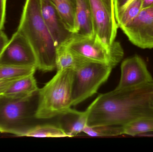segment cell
I'll return each mask as SVG.
<instances>
[{
  "instance_id": "cell-1",
  "label": "cell",
  "mask_w": 153,
  "mask_h": 152,
  "mask_svg": "<svg viewBox=\"0 0 153 152\" xmlns=\"http://www.w3.org/2000/svg\"><path fill=\"white\" fill-rule=\"evenodd\" d=\"M153 80L135 87L115 88L92 103L87 126H122L138 118L153 116Z\"/></svg>"
},
{
  "instance_id": "cell-2",
  "label": "cell",
  "mask_w": 153,
  "mask_h": 152,
  "mask_svg": "<svg viewBox=\"0 0 153 152\" xmlns=\"http://www.w3.org/2000/svg\"><path fill=\"white\" fill-rule=\"evenodd\" d=\"M18 31L27 39L35 53L37 69L56 68V46L41 14L40 0H26Z\"/></svg>"
},
{
  "instance_id": "cell-3",
  "label": "cell",
  "mask_w": 153,
  "mask_h": 152,
  "mask_svg": "<svg viewBox=\"0 0 153 152\" xmlns=\"http://www.w3.org/2000/svg\"><path fill=\"white\" fill-rule=\"evenodd\" d=\"M73 70H57L44 87L39 89L36 117L37 119L52 118L71 109Z\"/></svg>"
},
{
  "instance_id": "cell-4",
  "label": "cell",
  "mask_w": 153,
  "mask_h": 152,
  "mask_svg": "<svg viewBox=\"0 0 153 152\" xmlns=\"http://www.w3.org/2000/svg\"><path fill=\"white\" fill-rule=\"evenodd\" d=\"M38 96L39 91L26 98L0 95V133L26 137L39 125L36 117Z\"/></svg>"
},
{
  "instance_id": "cell-5",
  "label": "cell",
  "mask_w": 153,
  "mask_h": 152,
  "mask_svg": "<svg viewBox=\"0 0 153 152\" xmlns=\"http://www.w3.org/2000/svg\"><path fill=\"white\" fill-rule=\"evenodd\" d=\"M112 69L107 64L84 59L73 69V106L95 94L102 84L108 80Z\"/></svg>"
},
{
  "instance_id": "cell-6",
  "label": "cell",
  "mask_w": 153,
  "mask_h": 152,
  "mask_svg": "<svg viewBox=\"0 0 153 152\" xmlns=\"http://www.w3.org/2000/svg\"><path fill=\"white\" fill-rule=\"evenodd\" d=\"M76 55L87 60L107 64L115 68L124 56L120 43L115 41L111 48H107L95 35L91 37H73L66 43Z\"/></svg>"
},
{
  "instance_id": "cell-7",
  "label": "cell",
  "mask_w": 153,
  "mask_h": 152,
  "mask_svg": "<svg viewBox=\"0 0 153 152\" xmlns=\"http://www.w3.org/2000/svg\"><path fill=\"white\" fill-rule=\"evenodd\" d=\"M95 36L108 48L115 42L119 27L115 0H90Z\"/></svg>"
},
{
  "instance_id": "cell-8",
  "label": "cell",
  "mask_w": 153,
  "mask_h": 152,
  "mask_svg": "<svg viewBox=\"0 0 153 152\" xmlns=\"http://www.w3.org/2000/svg\"><path fill=\"white\" fill-rule=\"evenodd\" d=\"M0 65L35 67L37 68L36 59L32 46L18 30L12 36L0 54Z\"/></svg>"
},
{
  "instance_id": "cell-9",
  "label": "cell",
  "mask_w": 153,
  "mask_h": 152,
  "mask_svg": "<svg viewBox=\"0 0 153 152\" xmlns=\"http://www.w3.org/2000/svg\"><path fill=\"white\" fill-rule=\"evenodd\" d=\"M121 29L133 44L142 49H152L153 7L142 9L137 17Z\"/></svg>"
},
{
  "instance_id": "cell-10",
  "label": "cell",
  "mask_w": 153,
  "mask_h": 152,
  "mask_svg": "<svg viewBox=\"0 0 153 152\" xmlns=\"http://www.w3.org/2000/svg\"><path fill=\"white\" fill-rule=\"evenodd\" d=\"M153 80L145 62L137 55L127 58L121 65V76L116 88L135 87Z\"/></svg>"
},
{
  "instance_id": "cell-11",
  "label": "cell",
  "mask_w": 153,
  "mask_h": 152,
  "mask_svg": "<svg viewBox=\"0 0 153 152\" xmlns=\"http://www.w3.org/2000/svg\"><path fill=\"white\" fill-rule=\"evenodd\" d=\"M42 17L53 37L56 47L69 42L73 34L67 29L61 15L51 0H40Z\"/></svg>"
},
{
  "instance_id": "cell-12",
  "label": "cell",
  "mask_w": 153,
  "mask_h": 152,
  "mask_svg": "<svg viewBox=\"0 0 153 152\" xmlns=\"http://www.w3.org/2000/svg\"><path fill=\"white\" fill-rule=\"evenodd\" d=\"M94 35L90 0H75L74 36L91 37Z\"/></svg>"
},
{
  "instance_id": "cell-13",
  "label": "cell",
  "mask_w": 153,
  "mask_h": 152,
  "mask_svg": "<svg viewBox=\"0 0 153 152\" xmlns=\"http://www.w3.org/2000/svg\"><path fill=\"white\" fill-rule=\"evenodd\" d=\"M91 106V104L84 112H79L71 109L65 113L59 115V126L65 131L70 137L83 132L87 126Z\"/></svg>"
},
{
  "instance_id": "cell-14",
  "label": "cell",
  "mask_w": 153,
  "mask_h": 152,
  "mask_svg": "<svg viewBox=\"0 0 153 152\" xmlns=\"http://www.w3.org/2000/svg\"><path fill=\"white\" fill-rule=\"evenodd\" d=\"M34 74L15 79L3 95L12 98H23L33 95L39 91Z\"/></svg>"
},
{
  "instance_id": "cell-15",
  "label": "cell",
  "mask_w": 153,
  "mask_h": 152,
  "mask_svg": "<svg viewBox=\"0 0 153 152\" xmlns=\"http://www.w3.org/2000/svg\"><path fill=\"white\" fill-rule=\"evenodd\" d=\"M83 59L74 53L66 43L60 45L56 48V63L57 70L66 69H74Z\"/></svg>"
},
{
  "instance_id": "cell-16",
  "label": "cell",
  "mask_w": 153,
  "mask_h": 152,
  "mask_svg": "<svg viewBox=\"0 0 153 152\" xmlns=\"http://www.w3.org/2000/svg\"><path fill=\"white\" fill-rule=\"evenodd\" d=\"M59 12L68 30L74 34L75 30V0H51Z\"/></svg>"
},
{
  "instance_id": "cell-17",
  "label": "cell",
  "mask_w": 153,
  "mask_h": 152,
  "mask_svg": "<svg viewBox=\"0 0 153 152\" xmlns=\"http://www.w3.org/2000/svg\"><path fill=\"white\" fill-rule=\"evenodd\" d=\"M142 9V0H132L123 8L115 11L119 28L121 29L131 23Z\"/></svg>"
},
{
  "instance_id": "cell-18",
  "label": "cell",
  "mask_w": 153,
  "mask_h": 152,
  "mask_svg": "<svg viewBox=\"0 0 153 152\" xmlns=\"http://www.w3.org/2000/svg\"><path fill=\"white\" fill-rule=\"evenodd\" d=\"M122 127L123 134L131 136L153 132V116L138 118Z\"/></svg>"
},
{
  "instance_id": "cell-19",
  "label": "cell",
  "mask_w": 153,
  "mask_h": 152,
  "mask_svg": "<svg viewBox=\"0 0 153 152\" xmlns=\"http://www.w3.org/2000/svg\"><path fill=\"white\" fill-rule=\"evenodd\" d=\"M26 137L53 138L70 137L61 127L49 124L37 125L29 131Z\"/></svg>"
},
{
  "instance_id": "cell-20",
  "label": "cell",
  "mask_w": 153,
  "mask_h": 152,
  "mask_svg": "<svg viewBox=\"0 0 153 152\" xmlns=\"http://www.w3.org/2000/svg\"><path fill=\"white\" fill-rule=\"evenodd\" d=\"M35 67H17L0 65V80L17 79L24 76L34 74Z\"/></svg>"
},
{
  "instance_id": "cell-21",
  "label": "cell",
  "mask_w": 153,
  "mask_h": 152,
  "mask_svg": "<svg viewBox=\"0 0 153 152\" xmlns=\"http://www.w3.org/2000/svg\"><path fill=\"white\" fill-rule=\"evenodd\" d=\"M83 132L89 136L94 137H114L123 134V127L120 126H87L84 129Z\"/></svg>"
},
{
  "instance_id": "cell-22",
  "label": "cell",
  "mask_w": 153,
  "mask_h": 152,
  "mask_svg": "<svg viewBox=\"0 0 153 152\" xmlns=\"http://www.w3.org/2000/svg\"><path fill=\"white\" fill-rule=\"evenodd\" d=\"M7 0H0V31L2 30L5 22Z\"/></svg>"
},
{
  "instance_id": "cell-23",
  "label": "cell",
  "mask_w": 153,
  "mask_h": 152,
  "mask_svg": "<svg viewBox=\"0 0 153 152\" xmlns=\"http://www.w3.org/2000/svg\"><path fill=\"white\" fill-rule=\"evenodd\" d=\"M16 79L0 80V95H3L11 84Z\"/></svg>"
},
{
  "instance_id": "cell-24",
  "label": "cell",
  "mask_w": 153,
  "mask_h": 152,
  "mask_svg": "<svg viewBox=\"0 0 153 152\" xmlns=\"http://www.w3.org/2000/svg\"><path fill=\"white\" fill-rule=\"evenodd\" d=\"M9 40L6 34L2 30L0 31V54L3 51Z\"/></svg>"
},
{
  "instance_id": "cell-25",
  "label": "cell",
  "mask_w": 153,
  "mask_h": 152,
  "mask_svg": "<svg viewBox=\"0 0 153 152\" xmlns=\"http://www.w3.org/2000/svg\"><path fill=\"white\" fill-rule=\"evenodd\" d=\"M132 0H115V11L126 6Z\"/></svg>"
},
{
  "instance_id": "cell-26",
  "label": "cell",
  "mask_w": 153,
  "mask_h": 152,
  "mask_svg": "<svg viewBox=\"0 0 153 152\" xmlns=\"http://www.w3.org/2000/svg\"><path fill=\"white\" fill-rule=\"evenodd\" d=\"M153 7V0H142L143 9Z\"/></svg>"
},
{
  "instance_id": "cell-27",
  "label": "cell",
  "mask_w": 153,
  "mask_h": 152,
  "mask_svg": "<svg viewBox=\"0 0 153 152\" xmlns=\"http://www.w3.org/2000/svg\"><path fill=\"white\" fill-rule=\"evenodd\" d=\"M152 109L153 110V101L152 103Z\"/></svg>"
}]
</instances>
